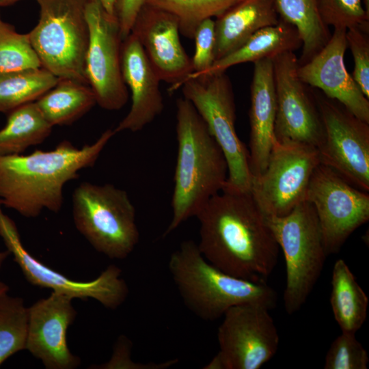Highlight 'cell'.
Segmentation results:
<instances>
[{
    "label": "cell",
    "mask_w": 369,
    "mask_h": 369,
    "mask_svg": "<svg viewBox=\"0 0 369 369\" xmlns=\"http://www.w3.org/2000/svg\"><path fill=\"white\" fill-rule=\"evenodd\" d=\"M195 217L197 246L206 260L231 275L266 282L279 247L250 192L221 191Z\"/></svg>",
    "instance_id": "6da1fadb"
},
{
    "label": "cell",
    "mask_w": 369,
    "mask_h": 369,
    "mask_svg": "<svg viewBox=\"0 0 369 369\" xmlns=\"http://www.w3.org/2000/svg\"><path fill=\"white\" fill-rule=\"evenodd\" d=\"M107 129L92 144L77 148L68 140L53 150L29 154L0 155V202L26 218L44 210L57 213L64 202V188L92 167L115 135Z\"/></svg>",
    "instance_id": "7a4b0ae2"
},
{
    "label": "cell",
    "mask_w": 369,
    "mask_h": 369,
    "mask_svg": "<svg viewBox=\"0 0 369 369\" xmlns=\"http://www.w3.org/2000/svg\"><path fill=\"white\" fill-rule=\"evenodd\" d=\"M178 151L172 197V217L163 236L195 217L224 187L228 165L220 146L187 99L176 100Z\"/></svg>",
    "instance_id": "3957f363"
},
{
    "label": "cell",
    "mask_w": 369,
    "mask_h": 369,
    "mask_svg": "<svg viewBox=\"0 0 369 369\" xmlns=\"http://www.w3.org/2000/svg\"><path fill=\"white\" fill-rule=\"evenodd\" d=\"M172 280L185 306L204 320H215L232 307L258 304L269 310L277 293L266 282L228 274L210 263L191 240L183 241L168 262Z\"/></svg>",
    "instance_id": "277c9868"
},
{
    "label": "cell",
    "mask_w": 369,
    "mask_h": 369,
    "mask_svg": "<svg viewBox=\"0 0 369 369\" xmlns=\"http://www.w3.org/2000/svg\"><path fill=\"white\" fill-rule=\"evenodd\" d=\"M72 214L79 232L111 259L127 258L139 242L135 208L127 192L113 184L80 183L72 195Z\"/></svg>",
    "instance_id": "5b68a950"
},
{
    "label": "cell",
    "mask_w": 369,
    "mask_h": 369,
    "mask_svg": "<svg viewBox=\"0 0 369 369\" xmlns=\"http://www.w3.org/2000/svg\"><path fill=\"white\" fill-rule=\"evenodd\" d=\"M266 217L284 254L286 271L284 306L288 314H292L305 303L327 256L318 217L307 200L285 216Z\"/></svg>",
    "instance_id": "8992f818"
},
{
    "label": "cell",
    "mask_w": 369,
    "mask_h": 369,
    "mask_svg": "<svg viewBox=\"0 0 369 369\" xmlns=\"http://www.w3.org/2000/svg\"><path fill=\"white\" fill-rule=\"evenodd\" d=\"M40 18L28 33L42 65L58 79L88 85L85 59L89 42L88 0H36Z\"/></svg>",
    "instance_id": "52a82bcc"
},
{
    "label": "cell",
    "mask_w": 369,
    "mask_h": 369,
    "mask_svg": "<svg viewBox=\"0 0 369 369\" xmlns=\"http://www.w3.org/2000/svg\"><path fill=\"white\" fill-rule=\"evenodd\" d=\"M181 87L183 97L195 108L224 154L228 178L222 190L250 192L249 151L236 132V107L230 79L225 72L200 76L186 79Z\"/></svg>",
    "instance_id": "ba28073f"
},
{
    "label": "cell",
    "mask_w": 369,
    "mask_h": 369,
    "mask_svg": "<svg viewBox=\"0 0 369 369\" xmlns=\"http://www.w3.org/2000/svg\"><path fill=\"white\" fill-rule=\"evenodd\" d=\"M319 164L316 147L275 138L265 169L252 178L250 193L266 216H285L305 200L311 177Z\"/></svg>",
    "instance_id": "9c48e42d"
},
{
    "label": "cell",
    "mask_w": 369,
    "mask_h": 369,
    "mask_svg": "<svg viewBox=\"0 0 369 369\" xmlns=\"http://www.w3.org/2000/svg\"><path fill=\"white\" fill-rule=\"evenodd\" d=\"M324 129L317 148L320 163L334 170L356 188L369 191V123L338 101L315 92Z\"/></svg>",
    "instance_id": "30bf717a"
},
{
    "label": "cell",
    "mask_w": 369,
    "mask_h": 369,
    "mask_svg": "<svg viewBox=\"0 0 369 369\" xmlns=\"http://www.w3.org/2000/svg\"><path fill=\"white\" fill-rule=\"evenodd\" d=\"M0 236L13 255L26 279L32 285L49 288L72 299H93L104 307L114 310L126 300L128 288L121 269L111 264L96 279L88 282L71 279L38 260L25 248L15 222L2 209L0 202Z\"/></svg>",
    "instance_id": "8fae6325"
},
{
    "label": "cell",
    "mask_w": 369,
    "mask_h": 369,
    "mask_svg": "<svg viewBox=\"0 0 369 369\" xmlns=\"http://www.w3.org/2000/svg\"><path fill=\"white\" fill-rule=\"evenodd\" d=\"M305 200L314 206L326 253L340 251L351 234L369 219V195L330 167L315 169Z\"/></svg>",
    "instance_id": "7c38bea8"
},
{
    "label": "cell",
    "mask_w": 369,
    "mask_h": 369,
    "mask_svg": "<svg viewBox=\"0 0 369 369\" xmlns=\"http://www.w3.org/2000/svg\"><path fill=\"white\" fill-rule=\"evenodd\" d=\"M85 17L89 42L85 59V72L96 104L109 111L122 109L128 93L122 72V44L116 15L106 12L97 1H87Z\"/></svg>",
    "instance_id": "4fadbf2b"
},
{
    "label": "cell",
    "mask_w": 369,
    "mask_h": 369,
    "mask_svg": "<svg viewBox=\"0 0 369 369\" xmlns=\"http://www.w3.org/2000/svg\"><path fill=\"white\" fill-rule=\"evenodd\" d=\"M269 310L258 304L230 308L217 331L223 369H259L277 353L279 337Z\"/></svg>",
    "instance_id": "5bb4252c"
},
{
    "label": "cell",
    "mask_w": 369,
    "mask_h": 369,
    "mask_svg": "<svg viewBox=\"0 0 369 369\" xmlns=\"http://www.w3.org/2000/svg\"><path fill=\"white\" fill-rule=\"evenodd\" d=\"M272 62L277 101L275 139L318 148L324 137L323 125L314 94L298 76V58L294 52H286Z\"/></svg>",
    "instance_id": "9a60e30c"
},
{
    "label": "cell",
    "mask_w": 369,
    "mask_h": 369,
    "mask_svg": "<svg viewBox=\"0 0 369 369\" xmlns=\"http://www.w3.org/2000/svg\"><path fill=\"white\" fill-rule=\"evenodd\" d=\"M131 33L138 39L161 81L171 84L169 91L180 87L193 68L191 58L180 42L177 18L167 12L144 4Z\"/></svg>",
    "instance_id": "2e32d148"
},
{
    "label": "cell",
    "mask_w": 369,
    "mask_h": 369,
    "mask_svg": "<svg viewBox=\"0 0 369 369\" xmlns=\"http://www.w3.org/2000/svg\"><path fill=\"white\" fill-rule=\"evenodd\" d=\"M70 297L52 292L29 309L26 350L47 369H74L81 364L68 346L66 333L76 318Z\"/></svg>",
    "instance_id": "e0dca14e"
},
{
    "label": "cell",
    "mask_w": 369,
    "mask_h": 369,
    "mask_svg": "<svg viewBox=\"0 0 369 369\" xmlns=\"http://www.w3.org/2000/svg\"><path fill=\"white\" fill-rule=\"evenodd\" d=\"M346 29H334L325 46L307 63L299 65L298 76L307 85L321 90L361 120L369 123V100L345 66Z\"/></svg>",
    "instance_id": "ac0fdd59"
},
{
    "label": "cell",
    "mask_w": 369,
    "mask_h": 369,
    "mask_svg": "<svg viewBox=\"0 0 369 369\" xmlns=\"http://www.w3.org/2000/svg\"><path fill=\"white\" fill-rule=\"evenodd\" d=\"M121 62L123 79L131 93V106L126 115L113 129L115 134L142 130L164 108L160 90L161 81L138 39L132 33L122 41Z\"/></svg>",
    "instance_id": "d6986e66"
},
{
    "label": "cell",
    "mask_w": 369,
    "mask_h": 369,
    "mask_svg": "<svg viewBox=\"0 0 369 369\" xmlns=\"http://www.w3.org/2000/svg\"><path fill=\"white\" fill-rule=\"evenodd\" d=\"M249 110V163L252 178L266 168L275 139L277 101L272 59L254 62Z\"/></svg>",
    "instance_id": "ffe728a7"
},
{
    "label": "cell",
    "mask_w": 369,
    "mask_h": 369,
    "mask_svg": "<svg viewBox=\"0 0 369 369\" xmlns=\"http://www.w3.org/2000/svg\"><path fill=\"white\" fill-rule=\"evenodd\" d=\"M275 0H241L215 20V58L232 53L257 31L279 22Z\"/></svg>",
    "instance_id": "44dd1931"
},
{
    "label": "cell",
    "mask_w": 369,
    "mask_h": 369,
    "mask_svg": "<svg viewBox=\"0 0 369 369\" xmlns=\"http://www.w3.org/2000/svg\"><path fill=\"white\" fill-rule=\"evenodd\" d=\"M301 46L302 41L297 29L280 19L277 24L257 31L240 47L215 60L206 71L191 73L187 79L224 72L233 66L273 59L286 52H294Z\"/></svg>",
    "instance_id": "7402d4cb"
},
{
    "label": "cell",
    "mask_w": 369,
    "mask_h": 369,
    "mask_svg": "<svg viewBox=\"0 0 369 369\" xmlns=\"http://www.w3.org/2000/svg\"><path fill=\"white\" fill-rule=\"evenodd\" d=\"M368 297L342 259L336 261L331 275L330 303L342 332L356 333L366 320Z\"/></svg>",
    "instance_id": "603a6c76"
},
{
    "label": "cell",
    "mask_w": 369,
    "mask_h": 369,
    "mask_svg": "<svg viewBox=\"0 0 369 369\" xmlns=\"http://www.w3.org/2000/svg\"><path fill=\"white\" fill-rule=\"evenodd\" d=\"M35 102L53 127L72 124L96 104L89 85L67 79H59L54 87Z\"/></svg>",
    "instance_id": "cb8c5ba5"
},
{
    "label": "cell",
    "mask_w": 369,
    "mask_h": 369,
    "mask_svg": "<svg viewBox=\"0 0 369 369\" xmlns=\"http://www.w3.org/2000/svg\"><path fill=\"white\" fill-rule=\"evenodd\" d=\"M7 114L5 125L0 130V155L20 154L29 147L42 144L52 132L53 126L36 102Z\"/></svg>",
    "instance_id": "d4e9b609"
},
{
    "label": "cell",
    "mask_w": 369,
    "mask_h": 369,
    "mask_svg": "<svg viewBox=\"0 0 369 369\" xmlns=\"http://www.w3.org/2000/svg\"><path fill=\"white\" fill-rule=\"evenodd\" d=\"M280 19L292 25L302 41L301 65L310 61L327 43L331 33L321 20L316 0H275Z\"/></svg>",
    "instance_id": "484cf974"
},
{
    "label": "cell",
    "mask_w": 369,
    "mask_h": 369,
    "mask_svg": "<svg viewBox=\"0 0 369 369\" xmlns=\"http://www.w3.org/2000/svg\"><path fill=\"white\" fill-rule=\"evenodd\" d=\"M59 79L40 68L0 74V112L8 113L35 102L51 90Z\"/></svg>",
    "instance_id": "4316f807"
},
{
    "label": "cell",
    "mask_w": 369,
    "mask_h": 369,
    "mask_svg": "<svg viewBox=\"0 0 369 369\" xmlns=\"http://www.w3.org/2000/svg\"><path fill=\"white\" fill-rule=\"evenodd\" d=\"M29 309L23 299L8 291L0 295V366L16 353L26 350Z\"/></svg>",
    "instance_id": "83f0119b"
},
{
    "label": "cell",
    "mask_w": 369,
    "mask_h": 369,
    "mask_svg": "<svg viewBox=\"0 0 369 369\" xmlns=\"http://www.w3.org/2000/svg\"><path fill=\"white\" fill-rule=\"evenodd\" d=\"M241 0H145V3L174 16L180 33L193 38L197 26L207 18L218 17Z\"/></svg>",
    "instance_id": "f1b7e54d"
},
{
    "label": "cell",
    "mask_w": 369,
    "mask_h": 369,
    "mask_svg": "<svg viewBox=\"0 0 369 369\" xmlns=\"http://www.w3.org/2000/svg\"><path fill=\"white\" fill-rule=\"evenodd\" d=\"M42 68L28 33L0 18V74Z\"/></svg>",
    "instance_id": "f546056e"
},
{
    "label": "cell",
    "mask_w": 369,
    "mask_h": 369,
    "mask_svg": "<svg viewBox=\"0 0 369 369\" xmlns=\"http://www.w3.org/2000/svg\"><path fill=\"white\" fill-rule=\"evenodd\" d=\"M322 22L334 29L357 28L369 32V14L362 0H316Z\"/></svg>",
    "instance_id": "4dcf8cb0"
},
{
    "label": "cell",
    "mask_w": 369,
    "mask_h": 369,
    "mask_svg": "<svg viewBox=\"0 0 369 369\" xmlns=\"http://www.w3.org/2000/svg\"><path fill=\"white\" fill-rule=\"evenodd\" d=\"M369 357L355 333L342 332L331 343L325 357V369H367Z\"/></svg>",
    "instance_id": "1f68e13d"
},
{
    "label": "cell",
    "mask_w": 369,
    "mask_h": 369,
    "mask_svg": "<svg viewBox=\"0 0 369 369\" xmlns=\"http://www.w3.org/2000/svg\"><path fill=\"white\" fill-rule=\"evenodd\" d=\"M346 38L354 61L352 77L363 94L369 98L368 33L352 28L346 30Z\"/></svg>",
    "instance_id": "d6a6232c"
},
{
    "label": "cell",
    "mask_w": 369,
    "mask_h": 369,
    "mask_svg": "<svg viewBox=\"0 0 369 369\" xmlns=\"http://www.w3.org/2000/svg\"><path fill=\"white\" fill-rule=\"evenodd\" d=\"M193 39L195 47L191 58L192 73L197 74L208 70L215 61V20L213 18L203 20L196 28Z\"/></svg>",
    "instance_id": "836d02e7"
},
{
    "label": "cell",
    "mask_w": 369,
    "mask_h": 369,
    "mask_svg": "<svg viewBox=\"0 0 369 369\" xmlns=\"http://www.w3.org/2000/svg\"><path fill=\"white\" fill-rule=\"evenodd\" d=\"M132 343L124 336H121L117 340L111 359L102 365L100 368H133V369H165L169 368L178 360L173 359L164 362L140 364L133 361L131 359Z\"/></svg>",
    "instance_id": "e575fe53"
},
{
    "label": "cell",
    "mask_w": 369,
    "mask_h": 369,
    "mask_svg": "<svg viewBox=\"0 0 369 369\" xmlns=\"http://www.w3.org/2000/svg\"><path fill=\"white\" fill-rule=\"evenodd\" d=\"M144 3L145 0H118L116 16L123 40L131 33L138 13Z\"/></svg>",
    "instance_id": "d590c367"
},
{
    "label": "cell",
    "mask_w": 369,
    "mask_h": 369,
    "mask_svg": "<svg viewBox=\"0 0 369 369\" xmlns=\"http://www.w3.org/2000/svg\"><path fill=\"white\" fill-rule=\"evenodd\" d=\"M98 1L107 13L111 15H116V10L118 0H90Z\"/></svg>",
    "instance_id": "8d00e7d4"
},
{
    "label": "cell",
    "mask_w": 369,
    "mask_h": 369,
    "mask_svg": "<svg viewBox=\"0 0 369 369\" xmlns=\"http://www.w3.org/2000/svg\"><path fill=\"white\" fill-rule=\"evenodd\" d=\"M10 255V253L9 251L5 250L1 251H0V269L2 266V264L5 260Z\"/></svg>",
    "instance_id": "74e56055"
},
{
    "label": "cell",
    "mask_w": 369,
    "mask_h": 369,
    "mask_svg": "<svg viewBox=\"0 0 369 369\" xmlns=\"http://www.w3.org/2000/svg\"><path fill=\"white\" fill-rule=\"evenodd\" d=\"M19 1H21V0H0V7L10 5Z\"/></svg>",
    "instance_id": "f35d334b"
},
{
    "label": "cell",
    "mask_w": 369,
    "mask_h": 369,
    "mask_svg": "<svg viewBox=\"0 0 369 369\" xmlns=\"http://www.w3.org/2000/svg\"><path fill=\"white\" fill-rule=\"evenodd\" d=\"M8 289L9 288L5 284L0 282V295L4 292L8 291Z\"/></svg>",
    "instance_id": "ab89813d"
}]
</instances>
